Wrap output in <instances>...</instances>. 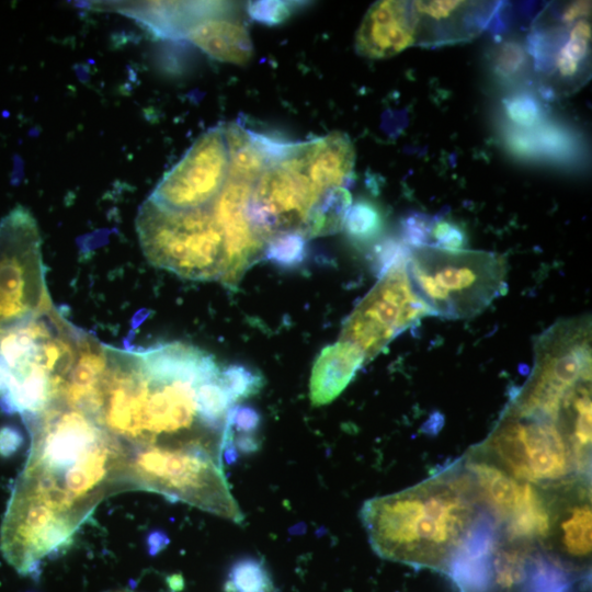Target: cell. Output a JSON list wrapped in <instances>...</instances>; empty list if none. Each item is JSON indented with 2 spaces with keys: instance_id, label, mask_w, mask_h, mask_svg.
<instances>
[{
  "instance_id": "obj_26",
  "label": "cell",
  "mask_w": 592,
  "mask_h": 592,
  "mask_svg": "<svg viewBox=\"0 0 592 592\" xmlns=\"http://www.w3.org/2000/svg\"><path fill=\"white\" fill-rule=\"evenodd\" d=\"M491 64L496 77L502 81H513L525 72L528 53L520 43L508 41L497 47Z\"/></svg>"
},
{
  "instance_id": "obj_23",
  "label": "cell",
  "mask_w": 592,
  "mask_h": 592,
  "mask_svg": "<svg viewBox=\"0 0 592 592\" xmlns=\"http://www.w3.org/2000/svg\"><path fill=\"white\" fill-rule=\"evenodd\" d=\"M384 217L372 202L361 200L351 205L343 227L355 241L365 242L374 239L383 229Z\"/></svg>"
},
{
  "instance_id": "obj_10",
  "label": "cell",
  "mask_w": 592,
  "mask_h": 592,
  "mask_svg": "<svg viewBox=\"0 0 592 592\" xmlns=\"http://www.w3.org/2000/svg\"><path fill=\"white\" fill-rule=\"evenodd\" d=\"M323 194L308 175L305 143L282 144L252 186L250 223L265 246L281 234L306 238L309 217Z\"/></svg>"
},
{
  "instance_id": "obj_21",
  "label": "cell",
  "mask_w": 592,
  "mask_h": 592,
  "mask_svg": "<svg viewBox=\"0 0 592 592\" xmlns=\"http://www.w3.org/2000/svg\"><path fill=\"white\" fill-rule=\"evenodd\" d=\"M466 468L491 511L506 519L519 498L521 485L517 480L499 464L488 459H469Z\"/></svg>"
},
{
  "instance_id": "obj_24",
  "label": "cell",
  "mask_w": 592,
  "mask_h": 592,
  "mask_svg": "<svg viewBox=\"0 0 592 592\" xmlns=\"http://www.w3.org/2000/svg\"><path fill=\"white\" fill-rule=\"evenodd\" d=\"M226 590L227 592H272V582L263 563L248 558L234 563Z\"/></svg>"
},
{
  "instance_id": "obj_13",
  "label": "cell",
  "mask_w": 592,
  "mask_h": 592,
  "mask_svg": "<svg viewBox=\"0 0 592 592\" xmlns=\"http://www.w3.org/2000/svg\"><path fill=\"white\" fill-rule=\"evenodd\" d=\"M229 174V149L223 125L201 135L156 185L149 200L166 208L209 207Z\"/></svg>"
},
{
  "instance_id": "obj_11",
  "label": "cell",
  "mask_w": 592,
  "mask_h": 592,
  "mask_svg": "<svg viewBox=\"0 0 592 592\" xmlns=\"http://www.w3.org/2000/svg\"><path fill=\"white\" fill-rule=\"evenodd\" d=\"M408 257L409 253L380 274L342 326L340 341L356 346L365 362L422 318L433 316L412 283Z\"/></svg>"
},
{
  "instance_id": "obj_18",
  "label": "cell",
  "mask_w": 592,
  "mask_h": 592,
  "mask_svg": "<svg viewBox=\"0 0 592 592\" xmlns=\"http://www.w3.org/2000/svg\"><path fill=\"white\" fill-rule=\"evenodd\" d=\"M185 38L220 61L243 65L252 57L253 46L247 26L226 11L198 21Z\"/></svg>"
},
{
  "instance_id": "obj_2",
  "label": "cell",
  "mask_w": 592,
  "mask_h": 592,
  "mask_svg": "<svg viewBox=\"0 0 592 592\" xmlns=\"http://www.w3.org/2000/svg\"><path fill=\"white\" fill-rule=\"evenodd\" d=\"M23 421L31 445L12 491L42 501L78 528L103 499L126 491V449L89 413L54 402Z\"/></svg>"
},
{
  "instance_id": "obj_4",
  "label": "cell",
  "mask_w": 592,
  "mask_h": 592,
  "mask_svg": "<svg viewBox=\"0 0 592 592\" xmlns=\"http://www.w3.org/2000/svg\"><path fill=\"white\" fill-rule=\"evenodd\" d=\"M86 332L52 307L0 338V407L22 419L58 399Z\"/></svg>"
},
{
  "instance_id": "obj_19",
  "label": "cell",
  "mask_w": 592,
  "mask_h": 592,
  "mask_svg": "<svg viewBox=\"0 0 592 592\" xmlns=\"http://www.w3.org/2000/svg\"><path fill=\"white\" fill-rule=\"evenodd\" d=\"M365 363L363 353L353 344L338 341L326 346L314 363L310 399L315 406L334 400Z\"/></svg>"
},
{
  "instance_id": "obj_29",
  "label": "cell",
  "mask_w": 592,
  "mask_h": 592,
  "mask_svg": "<svg viewBox=\"0 0 592 592\" xmlns=\"http://www.w3.org/2000/svg\"><path fill=\"white\" fill-rule=\"evenodd\" d=\"M431 247L447 250H462L467 244V236L463 227L449 219H440L432 223L430 229Z\"/></svg>"
},
{
  "instance_id": "obj_9",
  "label": "cell",
  "mask_w": 592,
  "mask_h": 592,
  "mask_svg": "<svg viewBox=\"0 0 592 592\" xmlns=\"http://www.w3.org/2000/svg\"><path fill=\"white\" fill-rule=\"evenodd\" d=\"M37 223L23 206L0 220V330L54 307L48 294Z\"/></svg>"
},
{
  "instance_id": "obj_28",
  "label": "cell",
  "mask_w": 592,
  "mask_h": 592,
  "mask_svg": "<svg viewBox=\"0 0 592 592\" xmlns=\"http://www.w3.org/2000/svg\"><path fill=\"white\" fill-rule=\"evenodd\" d=\"M509 118L519 127H534L542 118L538 102L530 94H516L505 102Z\"/></svg>"
},
{
  "instance_id": "obj_16",
  "label": "cell",
  "mask_w": 592,
  "mask_h": 592,
  "mask_svg": "<svg viewBox=\"0 0 592 592\" xmlns=\"http://www.w3.org/2000/svg\"><path fill=\"white\" fill-rule=\"evenodd\" d=\"M415 27L412 1H376L356 32L355 49L358 55L371 59L395 56L415 46Z\"/></svg>"
},
{
  "instance_id": "obj_31",
  "label": "cell",
  "mask_w": 592,
  "mask_h": 592,
  "mask_svg": "<svg viewBox=\"0 0 592 592\" xmlns=\"http://www.w3.org/2000/svg\"><path fill=\"white\" fill-rule=\"evenodd\" d=\"M289 5L285 2L277 1H258L252 2L248 10L250 15L263 23H277L287 18L289 13Z\"/></svg>"
},
{
  "instance_id": "obj_5",
  "label": "cell",
  "mask_w": 592,
  "mask_h": 592,
  "mask_svg": "<svg viewBox=\"0 0 592 592\" xmlns=\"http://www.w3.org/2000/svg\"><path fill=\"white\" fill-rule=\"evenodd\" d=\"M408 272L434 316L469 319L508 291V263L488 251L410 248Z\"/></svg>"
},
{
  "instance_id": "obj_1",
  "label": "cell",
  "mask_w": 592,
  "mask_h": 592,
  "mask_svg": "<svg viewBox=\"0 0 592 592\" xmlns=\"http://www.w3.org/2000/svg\"><path fill=\"white\" fill-rule=\"evenodd\" d=\"M107 353L91 417L109 434L126 449L194 451L223 463L237 400L212 355L181 342Z\"/></svg>"
},
{
  "instance_id": "obj_20",
  "label": "cell",
  "mask_w": 592,
  "mask_h": 592,
  "mask_svg": "<svg viewBox=\"0 0 592 592\" xmlns=\"http://www.w3.org/2000/svg\"><path fill=\"white\" fill-rule=\"evenodd\" d=\"M553 525L550 509L542 493L530 482L521 485L517 501L506 516L505 533L511 540L545 538Z\"/></svg>"
},
{
  "instance_id": "obj_8",
  "label": "cell",
  "mask_w": 592,
  "mask_h": 592,
  "mask_svg": "<svg viewBox=\"0 0 592 592\" xmlns=\"http://www.w3.org/2000/svg\"><path fill=\"white\" fill-rule=\"evenodd\" d=\"M483 449L516 480L530 483L559 481L576 467L567 410L554 417L509 403Z\"/></svg>"
},
{
  "instance_id": "obj_7",
  "label": "cell",
  "mask_w": 592,
  "mask_h": 592,
  "mask_svg": "<svg viewBox=\"0 0 592 592\" xmlns=\"http://www.w3.org/2000/svg\"><path fill=\"white\" fill-rule=\"evenodd\" d=\"M126 453V491L156 492L237 524L243 522L244 515L230 491L221 462L185 449L139 447Z\"/></svg>"
},
{
  "instance_id": "obj_32",
  "label": "cell",
  "mask_w": 592,
  "mask_h": 592,
  "mask_svg": "<svg viewBox=\"0 0 592 592\" xmlns=\"http://www.w3.org/2000/svg\"><path fill=\"white\" fill-rule=\"evenodd\" d=\"M4 332H5V331H1V330H0V338L3 335Z\"/></svg>"
},
{
  "instance_id": "obj_3",
  "label": "cell",
  "mask_w": 592,
  "mask_h": 592,
  "mask_svg": "<svg viewBox=\"0 0 592 592\" xmlns=\"http://www.w3.org/2000/svg\"><path fill=\"white\" fill-rule=\"evenodd\" d=\"M468 473H442L412 488L367 500L360 512L368 540L384 559L444 571L480 512Z\"/></svg>"
},
{
  "instance_id": "obj_12",
  "label": "cell",
  "mask_w": 592,
  "mask_h": 592,
  "mask_svg": "<svg viewBox=\"0 0 592 592\" xmlns=\"http://www.w3.org/2000/svg\"><path fill=\"white\" fill-rule=\"evenodd\" d=\"M546 12L534 27L530 55L545 88L567 95L587 83L591 69V19L565 20L558 10Z\"/></svg>"
},
{
  "instance_id": "obj_25",
  "label": "cell",
  "mask_w": 592,
  "mask_h": 592,
  "mask_svg": "<svg viewBox=\"0 0 592 592\" xmlns=\"http://www.w3.org/2000/svg\"><path fill=\"white\" fill-rule=\"evenodd\" d=\"M526 550L505 548L499 550L493 558V578L503 588H512L526 580L531 558Z\"/></svg>"
},
{
  "instance_id": "obj_30",
  "label": "cell",
  "mask_w": 592,
  "mask_h": 592,
  "mask_svg": "<svg viewBox=\"0 0 592 592\" xmlns=\"http://www.w3.org/2000/svg\"><path fill=\"white\" fill-rule=\"evenodd\" d=\"M227 385L236 398L249 397L261 387V376L240 365H232L224 369Z\"/></svg>"
},
{
  "instance_id": "obj_17",
  "label": "cell",
  "mask_w": 592,
  "mask_h": 592,
  "mask_svg": "<svg viewBox=\"0 0 592 592\" xmlns=\"http://www.w3.org/2000/svg\"><path fill=\"white\" fill-rule=\"evenodd\" d=\"M308 175L321 193L348 187L352 181L355 149L349 136L333 132L305 143Z\"/></svg>"
},
{
  "instance_id": "obj_6",
  "label": "cell",
  "mask_w": 592,
  "mask_h": 592,
  "mask_svg": "<svg viewBox=\"0 0 592 592\" xmlns=\"http://www.w3.org/2000/svg\"><path fill=\"white\" fill-rule=\"evenodd\" d=\"M136 229L152 265L185 278L223 281L225 242L209 207L175 210L147 198L138 209Z\"/></svg>"
},
{
  "instance_id": "obj_27",
  "label": "cell",
  "mask_w": 592,
  "mask_h": 592,
  "mask_svg": "<svg viewBox=\"0 0 592 592\" xmlns=\"http://www.w3.org/2000/svg\"><path fill=\"white\" fill-rule=\"evenodd\" d=\"M305 242L306 238L300 234H281L266 243L264 255L278 265H295L304 258Z\"/></svg>"
},
{
  "instance_id": "obj_14",
  "label": "cell",
  "mask_w": 592,
  "mask_h": 592,
  "mask_svg": "<svg viewBox=\"0 0 592 592\" xmlns=\"http://www.w3.org/2000/svg\"><path fill=\"white\" fill-rule=\"evenodd\" d=\"M254 182L228 179L209 206L221 231L227 266L221 283L236 287L246 271L264 255L265 242L254 231L248 215V205Z\"/></svg>"
},
{
  "instance_id": "obj_22",
  "label": "cell",
  "mask_w": 592,
  "mask_h": 592,
  "mask_svg": "<svg viewBox=\"0 0 592 592\" xmlns=\"http://www.w3.org/2000/svg\"><path fill=\"white\" fill-rule=\"evenodd\" d=\"M591 506L580 503L567 511L559 525L560 547L573 559H585L591 554Z\"/></svg>"
},
{
  "instance_id": "obj_15",
  "label": "cell",
  "mask_w": 592,
  "mask_h": 592,
  "mask_svg": "<svg viewBox=\"0 0 592 592\" xmlns=\"http://www.w3.org/2000/svg\"><path fill=\"white\" fill-rule=\"evenodd\" d=\"M415 46L437 47L470 41L480 35L499 7L494 1L417 0Z\"/></svg>"
}]
</instances>
